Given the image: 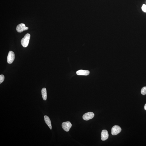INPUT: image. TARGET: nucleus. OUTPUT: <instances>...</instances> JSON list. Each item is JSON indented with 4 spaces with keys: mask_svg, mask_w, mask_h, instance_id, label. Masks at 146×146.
Returning a JSON list of instances; mask_svg holds the SVG:
<instances>
[{
    "mask_svg": "<svg viewBox=\"0 0 146 146\" xmlns=\"http://www.w3.org/2000/svg\"><path fill=\"white\" fill-rule=\"evenodd\" d=\"M95 116L94 113L92 112H88L84 114L82 116V118L84 120L87 121L93 118Z\"/></svg>",
    "mask_w": 146,
    "mask_h": 146,
    "instance_id": "423d86ee",
    "label": "nucleus"
},
{
    "mask_svg": "<svg viewBox=\"0 0 146 146\" xmlns=\"http://www.w3.org/2000/svg\"><path fill=\"white\" fill-rule=\"evenodd\" d=\"M121 130V128L120 126L115 125L113 126L111 129V134L113 135H116L119 133Z\"/></svg>",
    "mask_w": 146,
    "mask_h": 146,
    "instance_id": "20e7f679",
    "label": "nucleus"
},
{
    "mask_svg": "<svg viewBox=\"0 0 146 146\" xmlns=\"http://www.w3.org/2000/svg\"><path fill=\"white\" fill-rule=\"evenodd\" d=\"M144 109L145 110H146V104L145 105Z\"/></svg>",
    "mask_w": 146,
    "mask_h": 146,
    "instance_id": "4468645a",
    "label": "nucleus"
},
{
    "mask_svg": "<svg viewBox=\"0 0 146 146\" xmlns=\"http://www.w3.org/2000/svg\"><path fill=\"white\" fill-rule=\"evenodd\" d=\"M72 126V124L69 121L63 122L62 124V127L63 129L67 132L69 131Z\"/></svg>",
    "mask_w": 146,
    "mask_h": 146,
    "instance_id": "7ed1b4c3",
    "label": "nucleus"
},
{
    "mask_svg": "<svg viewBox=\"0 0 146 146\" xmlns=\"http://www.w3.org/2000/svg\"><path fill=\"white\" fill-rule=\"evenodd\" d=\"M5 76L3 75H0V84L2 83L4 80Z\"/></svg>",
    "mask_w": 146,
    "mask_h": 146,
    "instance_id": "f8f14e48",
    "label": "nucleus"
},
{
    "mask_svg": "<svg viewBox=\"0 0 146 146\" xmlns=\"http://www.w3.org/2000/svg\"><path fill=\"white\" fill-rule=\"evenodd\" d=\"M28 28V27H26L24 24L21 23L17 26L16 30L18 32H21L27 30Z\"/></svg>",
    "mask_w": 146,
    "mask_h": 146,
    "instance_id": "39448f33",
    "label": "nucleus"
},
{
    "mask_svg": "<svg viewBox=\"0 0 146 146\" xmlns=\"http://www.w3.org/2000/svg\"><path fill=\"white\" fill-rule=\"evenodd\" d=\"M41 94L42 97L44 100H46L47 99V91L46 88H43L41 90Z\"/></svg>",
    "mask_w": 146,
    "mask_h": 146,
    "instance_id": "9d476101",
    "label": "nucleus"
},
{
    "mask_svg": "<svg viewBox=\"0 0 146 146\" xmlns=\"http://www.w3.org/2000/svg\"><path fill=\"white\" fill-rule=\"evenodd\" d=\"M89 73L90 72L88 70H80L76 72V74L78 75L87 76Z\"/></svg>",
    "mask_w": 146,
    "mask_h": 146,
    "instance_id": "6e6552de",
    "label": "nucleus"
},
{
    "mask_svg": "<svg viewBox=\"0 0 146 146\" xmlns=\"http://www.w3.org/2000/svg\"><path fill=\"white\" fill-rule=\"evenodd\" d=\"M44 119H45V121L46 124L49 126L50 129L51 130L52 129V127L51 121L49 117L45 115L44 116Z\"/></svg>",
    "mask_w": 146,
    "mask_h": 146,
    "instance_id": "1a4fd4ad",
    "label": "nucleus"
},
{
    "mask_svg": "<svg viewBox=\"0 0 146 146\" xmlns=\"http://www.w3.org/2000/svg\"><path fill=\"white\" fill-rule=\"evenodd\" d=\"M101 139L102 141H105L109 137L108 132L107 130H103L101 132Z\"/></svg>",
    "mask_w": 146,
    "mask_h": 146,
    "instance_id": "0eeeda50",
    "label": "nucleus"
},
{
    "mask_svg": "<svg viewBox=\"0 0 146 146\" xmlns=\"http://www.w3.org/2000/svg\"><path fill=\"white\" fill-rule=\"evenodd\" d=\"M30 37V35L29 34L27 33L26 34L21 41V43L23 46L26 47L27 46Z\"/></svg>",
    "mask_w": 146,
    "mask_h": 146,
    "instance_id": "f257e3e1",
    "label": "nucleus"
},
{
    "mask_svg": "<svg viewBox=\"0 0 146 146\" xmlns=\"http://www.w3.org/2000/svg\"><path fill=\"white\" fill-rule=\"evenodd\" d=\"M141 9L143 12L146 13V5H143Z\"/></svg>",
    "mask_w": 146,
    "mask_h": 146,
    "instance_id": "ddd939ff",
    "label": "nucleus"
},
{
    "mask_svg": "<svg viewBox=\"0 0 146 146\" xmlns=\"http://www.w3.org/2000/svg\"><path fill=\"white\" fill-rule=\"evenodd\" d=\"M15 59L14 53L12 51L9 52L7 57V61L9 64L12 63Z\"/></svg>",
    "mask_w": 146,
    "mask_h": 146,
    "instance_id": "f03ea898",
    "label": "nucleus"
},
{
    "mask_svg": "<svg viewBox=\"0 0 146 146\" xmlns=\"http://www.w3.org/2000/svg\"><path fill=\"white\" fill-rule=\"evenodd\" d=\"M141 93L143 95H146V87H144L142 88L141 91Z\"/></svg>",
    "mask_w": 146,
    "mask_h": 146,
    "instance_id": "9b49d317",
    "label": "nucleus"
}]
</instances>
